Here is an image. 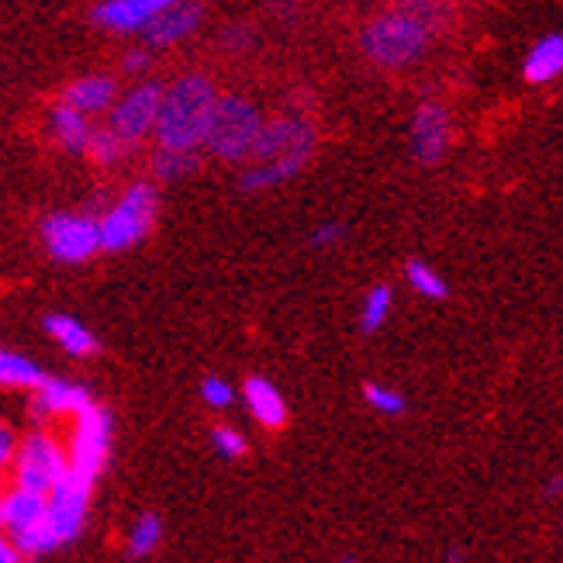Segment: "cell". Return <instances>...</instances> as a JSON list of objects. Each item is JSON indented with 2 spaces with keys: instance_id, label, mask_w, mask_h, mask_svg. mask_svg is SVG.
<instances>
[{
  "instance_id": "6da1fadb",
  "label": "cell",
  "mask_w": 563,
  "mask_h": 563,
  "mask_svg": "<svg viewBox=\"0 0 563 563\" xmlns=\"http://www.w3.org/2000/svg\"><path fill=\"white\" fill-rule=\"evenodd\" d=\"M214 101H218V90H214V84L205 77V73H184L180 80L163 87L156 129H153L156 145H174V150H201Z\"/></svg>"
},
{
  "instance_id": "7a4b0ae2",
  "label": "cell",
  "mask_w": 563,
  "mask_h": 563,
  "mask_svg": "<svg viewBox=\"0 0 563 563\" xmlns=\"http://www.w3.org/2000/svg\"><path fill=\"white\" fill-rule=\"evenodd\" d=\"M429 42H432L429 24L401 8H390V11L377 14L360 35L363 56L380 69L415 66L429 53Z\"/></svg>"
},
{
  "instance_id": "3957f363",
  "label": "cell",
  "mask_w": 563,
  "mask_h": 563,
  "mask_svg": "<svg viewBox=\"0 0 563 563\" xmlns=\"http://www.w3.org/2000/svg\"><path fill=\"white\" fill-rule=\"evenodd\" d=\"M159 218V190L153 184H132L125 194L97 218V232H101V253H125L150 239Z\"/></svg>"
},
{
  "instance_id": "277c9868",
  "label": "cell",
  "mask_w": 563,
  "mask_h": 563,
  "mask_svg": "<svg viewBox=\"0 0 563 563\" xmlns=\"http://www.w3.org/2000/svg\"><path fill=\"white\" fill-rule=\"evenodd\" d=\"M260 108L242 93H225L214 101V111L208 118V132L201 150H208L214 159L222 163H246L250 150H253V139L260 132Z\"/></svg>"
},
{
  "instance_id": "5b68a950",
  "label": "cell",
  "mask_w": 563,
  "mask_h": 563,
  "mask_svg": "<svg viewBox=\"0 0 563 563\" xmlns=\"http://www.w3.org/2000/svg\"><path fill=\"white\" fill-rule=\"evenodd\" d=\"M111 439H114V415L104 405L90 401L84 411L73 415V432L66 443L69 471L97 484V477L108 467Z\"/></svg>"
},
{
  "instance_id": "8992f818",
  "label": "cell",
  "mask_w": 563,
  "mask_h": 563,
  "mask_svg": "<svg viewBox=\"0 0 563 563\" xmlns=\"http://www.w3.org/2000/svg\"><path fill=\"white\" fill-rule=\"evenodd\" d=\"M11 471H14V484L18 487H29V492L48 495L63 481V474L69 471L66 443L56 432H48L45 426H38L35 432L18 439Z\"/></svg>"
},
{
  "instance_id": "52a82bcc",
  "label": "cell",
  "mask_w": 563,
  "mask_h": 563,
  "mask_svg": "<svg viewBox=\"0 0 563 563\" xmlns=\"http://www.w3.org/2000/svg\"><path fill=\"white\" fill-rule=\"evenodd\" d=\"M42 242H45V253L56 263H87L90 256L101 253L97 218L77 214V211L48 214L42 222Z\"/></svg>"
},
{
  "instance_id": "ba28073f",
  "label": "cell",
  "mask_w": 563,
  "mask_h": 563,
  "mask_svg": "<svg viewBox=\"0 0 563 563\" xmlns=\"http://www.w3.org/2000/svg\"><path fill=\"white\" fill-rule=\"evenodd\" d=\"M90 498H93V481L73 471H66L63 481L45 495V522L53 529L59 547H69L84 532L90 516Z\"/></svg>"
},
{
  "instance_id": "9c48e42d",
  "label": "cell",
  "mask_w": 563,
  "mask_h": 563,
  "mask_svg": "<svg viewBox=\"0 0 563 563\" xmlns=\"http://www.w3.org/2000/svg\"><path fill=\"white\" fill-rule=\"evenodd\" d=\"M159 97L163 84L156 80H139L125 97H114V104L108 108V129L129 145H139L145 139H153L156 114H159Z\"/></svg>"
},
{
  "instance_id": "30bf717a",
  "label": "cell",
  "mask_w": 563,
  "mask_h": 563,
  "mask_svg": "<svg viewBox=\"0 0 563 563\" xmlns=\"http://www.w3.org/2000/svg\"><path fill=\"white\" fill-rule=\"evenodd\" d=\"M408 142H411V156L422 166H439L446 159L450 145H453V114L446 104L426 101L415 108L411 125H408Z\"/></svg>"
},
{
  "instance_id": "8fae6325",
  "label": "cell",
  "mask_w": 563,
  "mask_h": 563,
  "mask_svg": "<svg viewBox=\"0 0 563 563\" xmlns=\"http://www.w3.org/2000/svg\"><path fill=\"white\" fill-rule=\"evenodd\" d=\"M93 401V395L77 384V380H63V377H45L35 390H32V422L35 426H48L56 419H73L77 411H84Z\"/></svg>"
},
{
  "instance_id": "7c38bea8",
  "label": "cell",
  "mask_w": 563,
  "mask_h": 563,
  "mask_svg": "<svg viewBox=\"0 0 563 563\" xmlns=\"http://www.w3.org/2000/svg\"><path fill=\"white\" fill-rule=\"evenodd\" d=\"M169 4H177V0H101V4L90 11V21L111 35H139L150 29Z\"/></svg>"
},
{
  "instance_id": "4fadbf2b",
  "label": "cell",
  "mask_w": 563,
  "mask_h": 563,
  "mask_svg": "<svg viewBox=\"0 0 563 563\" xmlns=\"http://www.w3.org/2000/svg\"><path fill=\"white\" fill-rule=\"evenodd\" d=\"M311 156H314V142H301V145H294L290 153H284V156L250 163V169H242V177H239V190L260 194V190L280 187V184L298 177L301 169H308Z\"/></svg>"
},
{
  "instance_id": "5bb4252c",
  "label": "cell",
  "mask_w": 563,
  "mask_h": 563,
  "mask_svg": "<svg viewBox=\"0 0 563 563\" xmlns=\"http://www.w3.org/2000/svg\"><path fill=\"white\" fill-rule=\"evenodd\" d=\"M201 21H205L201 0H177V4H169L142 35H145V45L169 48V45H180L184 38H190L194 32H198Z\"/></svg>"
},
{
  "instance_id": "9a60e30c",
  "label": "cell",
  "mask_w": 563,
  "mask_h": 563,
  "mask_svg": "<svg viewBox=\"0 0 563 563\" xmlns=\"http://www.w3.org/2000/svg\"><path fill=\"white\" fill-rule=\"evenodd\" d=\"M42 522H45V495L29 492V487H18V484L8 495H0V529H4L11 540Z\"/></svg>"
},
{
  "instance_id": "2e32d148",
  "label": "cell",
  "mask_w": 563,
  "mask_h": 563,
  "mask_svg": "<svg viewBox=\"0 0 563 563\" xmlns=\"http://www.w3.org/2000/svg\"><path fill=\"white\" fill-rule=\"evenodd\" d=\"M42 329L48 339L59 342V350H66L73 360H90V356H97V350H101L97 335L80 322V318H73L66 311H48L42 318Z\"/></svg>"
},
{
  "instance_id": "e0dca14e",
  "label": "cell",
  "mask_w": 563,
  "mask_h": 563,
  "mask_svg": "<svg viewBox=\"0 0 563 563\" xmlns=\"http://www.w3.org/2000/svg\"><path fill=\"white\" fill-rule=\"evenodd\" d=\"M48 132H53L56 145L66 153H77V156H87V145H90V135H93V125H90V114L77 111L73 104L59 101L53 111H48Z\"/></svg>"
},
{
  "instance_id": "ac0fdd59",
  "label": "cell",
  "mask_w": 563,
  "mask_h": 563,
  "mask_svg": "<svg viewBox=\"0 0 563 563\" xmlns=\"http://www.w3.org/2000/svg\"><path fill=\"white\" fill-rule=\"evenodd\" d=\"M242 395H246V408L263 429H284L287 426V401L266 377H250L242 384Z\"/></svg>"
},
{
  "instance_id": "d6986e66",
  "label": "cell",
  "mask_w": 563,
  "mask_h": 563,
  "mask_svg": "<svg viewBox=\"0 0 563 563\" xmlns=\"http://www.w3.org/2000/svg\"><path fill=\"white\" fill-rule=\"evenodd\" d=\"M118 97V84L114 77H104V73H93V77H80L66 87V97L63 101L73 104L84 114H104Z\"/></svg>"
},
{
  "instance_id": "ffe728a7",
  "label": "cell",
  "mask_w": 563,
  "mask_h": 563,
  "mask_svg": "<svg viewBox=\"0 0 563 563\" xmlns=\"http://www.w3.org/2000/svg\"><path fill=\"white\" fill-rule=\"evenodd\" d=\"M563 73V38L560 35H547L540 38L526 56V66H522V77L536 87L543 84H553Z\"/></svg>"
},
{
  "instance_id": "44dd1931",
  "label": "cell",
  "mask_w": 563,
  "mask_h": 563,
  "mask_svg": "<svg viewBox=\"0 0 563 563\" xmlns=\"http://www.w3.org/2000/svg\"><path fill=\"white\" fill-rule=\"evenodd\" d=\"M198 166H201V150H174V145H156V153H153V174L163 184H174V180L198 174Z\"/></svg>"
},
{
  "instance_id": "7402d4cb",
  "label": "cell",
  "mask_w": 563,
  "mask_h": 563,
  "mask_svg": "<svg viewBox=\"0 0 563 563\" xmlns=\"http://www.w3.org/2000/svg\"><path fill=\"white\" fill-rule=\"evenodd\" d=\"M45 380V371L21 353L11 350H0V387H11V390H35Z\"/></svg>"
},
{
  "instance_id": "603a6c76",
  "label": "cell",
  "mask_w": 563,
  "mask_h": 563,
  "mask_svg": "<svg viewBox=\"0 0 563 563\" xmlns=\"http://www.w3.org/2000/svg\"><path fill=\"white\" fill-rule=\"evenodd\" d=\"M390 305H395V290H390V284H374L366 290L363 305H360V332L363 335L380 332L384 322L390 318Z\"/></svg>"
},
{
  "instance_id": "cb8c5ba5",
  "label": "cell",
  "mask_w": 563,
  "mask_h": 563,
  "mask_svg": "<svg viewBox=\"0 0 563 563\" xmlns=\"http://www.w3.org/2000/svg\"><path fill=\"white\" fill-rule=\"evenodd\" d=\"M159 543H163V522H159V516H153V511H145V516L135 519V526L129 532L125 553H129V560H145L159 550Z\"/></svg>"
},
{
  "instance_id": "d4e9b609",
  "label": "cell",
  "mask_w": 563,
  "mask_h": 563,
  "mask_svg": "<svg viewBox=\"0 0 563 563\" xmlns=\"http://www.w3.org/2000/svg\"><path fill=\"white\" fill-rule=\"evenodd\" d=\"M405 280L415 294H422V298H429V301H443L450 294V284L443 280V274H435L426 260H408Z\"/></svg>"
},
{
  "instance_id": "484cf974",
  "label": "cell",
  "mask_w": 563,
  "mask_h": 563,
  "mask_svg": "<svg viewBox=\"0 0 563 563\" xmlns=\"http://www.w3.org/2000/svg\"><path fill=\"white\" fill-rule=\"evenodd\" d=\"M129 153H132V145H129V142H121L111 129L93 132V135H90V145H87V156H90L97 166H118Z\"/></svg>"
},
{
  "instance_id": "4316f807",
  "label": "cell",
  "mask_w": 563,
  "mask_h": 563,
  "mask_svg": "<svg viewBox=\"0 0 563 563\" xmlns=\"http://www.w3.org/2000/svg\"><path fill=\"white\" fill-rule=\"evenodd\" d=\"M363 398L377 415H384V419H398V415H405V408H408L405 398H401V390L387 387V384H366Z\"/></svg>"
},
{
  "instance_id": "83f0119b",
  "label": "cell",
  "mask_w": 563,
  "mask_h": 563,
  "mask_svg": "<svg viewBox=\"0 0 563 563\" xmlns=\"http://www.w3.org/2000/svg\"><path fill=\"white\" fill-rule=\"evenodd\" d=\"M211 446L222 460H239V456H246V450H250L246 435H242L235 426H214L211 429Z\"/></svg>"
},
{
  "instance_id": "f1b7e54d",
  "label": "cell",
  "mask_w": 563,
  "mask_h": 563,
  "mask_svg": "<svg viewBox=\"0 0 563 563\" xmlns=\"http://www.w3.org/2000/svg\"><path fill=\"white\" fill-rule=\"evenodd\" d=\"M395 8H401V11L415 14V18L426 21L429 29L435 32L439 24L446 21V8H450V0H395Z\"/></svg>"
},
{
  "instance_id": "f546056e",
  "label": "cell",
  "mask_w": 563,
  "mask_h": 563,
  "mask_svg": "<svg viewBox=\"0 0 563 563\" xmlns=\"http://www.w3.org/2000/svg\"><path fill=\"white\" fill-rule=\"evenodd\" d=\"M201 401L208 408H218V411H225L232 401H235V390L225 377H205L201 380Z\"/></svg>"
},
{
  "instance_id": "4dcf8cb0",
  "label": "cell",
  "mask_w": 563,
  "mask_h": 563,
  "mask_svg": "<svg viewBox=\"0 0 563 563\" xmlns=\"http://www.w3.org/2000/svg\"><path fill=\"white\" fill-rule=\"evenodd\" d=\"M342 239H346V225H342V222H322V225H314V232L308 235V246L311 250H335Z\"/></svg>"
},
{
  "instance_id": "1f68e13d",
  "label": "cell",
  "mask_w": 563,
  "mask_h": 563,
  "mask_svg": "<svg viewBox=\"0 0 563 563\" xmlns=\"http://www.w3.org/2000/svg\"><path fill=\"white\" fill-rule=\"evenodd\" d=\"M14 450H18V435H14V429L4 419H0V474L11 471Z\"/></svg>"
},
{
  "instance_id": "d6a6232c",
  "label": "cell",
  "mask_w": 563,
  "mask_h": 563,
  "mask_svg": "<svg viewBox=\"0 0 563 563\" xmlns=\"http://www.w3.org/2000/svg\"><path fill=\"white\" fill-rule=\"evenodd\" d=\"M229 48H239V53H242V48H250L256 38H253V32L250 29H232V32H225V38H222Z\"/></svg>"
},
{
  "instance_id": "836d02e7",
  "label": "cell",
  "mask_w": 563,
  "mask_h": 563,
  "mask_svg": "<svg viewBox=\"0 0 563 563\" xmlns=\"http://www.w3.org/2000/svg\"><path fill=\"white\" fill-rule=\"evenodd\" d=\"M150 53H145V48H135V53H129L125 56V69L129 73H145V69H150Z\"/></svg>"
},
{
  "instance_id": "e575fe53",
  "label": "cell",
  "mask_w": 563,
  "mask_h": 563,
  "mask_svg": "<svg viewBox=\"0 0 563 563\" xmlns=\"http://www.w3.org/2000/svg\"><path fill=\"white\" fill-rule=\"evenodd\" d=\"M18 560H21V553L14 550L11 536H8V532H0V563H18Z\"/></svg>"
},
{
  "instance_id": "d590c367",
  "label": "cell",
  "mask_w": 563,
  "mask_h": 563,
  "mask_svg": "<svg viewBox=\"0 0 563 563\" xmlns=\"http://www.w3.org/2000/svg\"><path fill=\"white\" fill-rule=\"evenodd\" d=\"M560 487H563V481H560V477H553V481L547 484V498H560Z\"/></svg>"
}]
</instances>
